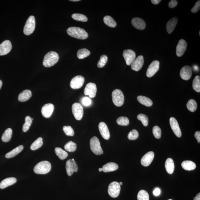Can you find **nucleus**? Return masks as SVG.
Returning a JSON list of instances; mask_svg holds the SVG:
<instances>
[{
    "label": "nucleus",
    "mask_w": 200,
    "mask_h": 200,
    "mask_svg": "<svg viewBox=\"0 0 200 200\" xmlns=\"http://www.w3.org/2000/svg\"><path fill=\"white\" fill-rule=\"evenodd\" d=\"M67 32L70 37L79 40H85L88 37V33L83 29L79 27H70L67 29Z\"/></svg>",
    "instance_id": "f257e3e1"
},
{
    "label": "nucleus",
    "mask_w": 200,
    "mask_h": 200,
    "mask_svg": "<svg viewBox=\"0 0 200 200\" xmlns=\"http://www.w3.org/2000/svg\"><path fill=\"white\" fill-rule=\"evenodd\" d=\"M59 59V56L56 52L51 51L45 56L43 64L45 67H51L56 64Z\"/></svg>",
    "instance_id": "f03ea898"
},
{
    "label": "nucleus",
    "mask_w": 200,
    "mask_h": 200,
    "mask_svg": "<svg viewBox=\"0 0 200 200\" xmlns=\"http://www.w3.org/2000/svg\"><path fill=\"white\" fill-rule=\"evenodd\" d=\"M51 165L48 161H43L39 162L34 168L35 173L38 174H45L50 172L51 169Z\"/></svg>",
    "instance_id": "7ed1b4c3"
},
{
    "label": "nucleus",
    "mask_w": 200,
    "mask_h": 200,
    "mask_svg": "<svg viewBox=\"0 0 200 200\" xmlns=\"http://www.w3.org/2000/svg\"><path fill=\"white\" fill-rule=\"evenodd\" d=\"M113 102L118 107L122 106L124 102V96L122 91L119 89L114 90L112 94Z\"/></svg>",
    "instance_id": "20e7f679"
},
{
    "label": "nucleus",
    "mask_w": 200,
    "mask_h": 200,
    "mask_svg": "<svg viewBox=\"0 0 200 200\" xmlns=\"http://www.w3.org/2000/svg\"><path fill=\"white\" fill-rule=\"evenodd\" d=\"M90 148L93 152L97 155L103 153V150L101 147L100 141L96 136L91 138L90 142Z\"/></svg>",
    "instance_id": "39448f33"
},
{
    "label": "nucleus",
    "mask_w": 200,
    "mask_h": 200,
    "mask_svg": "<svg viewBox=\"0 0 200 200\" xmlns=\"http://www.w3.org/2000/svg\"><path fill=\"white\" fill-rule=\"evenodd\" d=\"M35 28V18L33 16H31L28 18L24 27V34L26 35H30L34 32Z\"/></svg>",
    "instance_id": "423d86ee"
},
{
    "label": "nucleus",
    "mask_w": 200,
    "mask_h": 200,
    "mask_svg": "<svg viewBox=\"0 0 200 200\" xmlns=\"http://www.w3.org/2000/svg\"><path fill=\"white\" fill-rule=\"evenodd\" d=\"M121 189V185L119 183L117 182H112L108 187V193L112 197L116 198L119 195Z\"/></svg>",
    "instance_id": "0eeeda50"
},
{
    "label": "nucleus",
    "mask_w": 200,
    "mask_h": 200,
    "mask_svg": "<svg viewBox=\"0 0 200 200\" xmlns=\"http://www.w3.org/2000/svg\"><path fill=\"white\" fill-rule=\"evenodd\" d=\"M72 111L75 118L78 121L82 119L84 115L83 108L81 104L75 103L72 106Z\"/></svg>",
    "instance_id": "6e6552de"
},
{
    "label": "nucleus",
    "mask_w": 200,
    "mask_h": 200,
    "mask_svg": "<svg viewBox=\"0 0 200 200\" xmlns=\"http://www.w3.org/2000/svg\"><path fill=\"white\" fill-rule=\"evenodd\" d=\"M85 82V78L81 75L73 78L70 82V86L73 89H78L81 88Z\"/></svg>",
    "instance_id": "1a4fd4ad"
},
{
    "label": "nucleus",
    "mask_w": 200,
    "mask_h": 200,
    "mask_svg": "<svg viewBox=\"0 0 200 200\" xmlns=\"http://www.w3.org/2000/svg\"><path fill=\"white\" fill-rule=\"evenodd\" d=\"M123 56L126 61L127 65H131L136 59V53L134 51L131 49H127L124 51Z\"/></svg>",
    "instance_id": "9d476101"
},
{
    "label": "nucleus",
    "mask_w": 200,
    "mask_h": 200,
    "mask_svg": "<svg viewBox=\"0 0 200 200\" xmlns=\"http://www.w3.org/2000/svg\"><path fill=\"white\" fill-rule=\"evenodd\" d=\"M66 170L67 175L71 176L74 172H77L78 171V166L74 159H69L66 164Z\"/></svg>",
    "instance_id": "9b49d317"
},
{
    "label": "nucleus",
    "mask_w": 200,
    "mask_h": 200,
    "mask_svg": "<svg viewBox=\"0 0 200 200\" xmlns=\"http://www.w3.org/2000/svg\"><path fill=\"white\" fill-rule=\"evenodd\" d=\"M97 92V86L93 83H89L87 84L84 89V94L89 95L91 98L95 97Z\"/></svg>",
    "instance_id": "f8f14e48"
},
{
    "label": "nucleus",
    "mask_w": 200,
    "mask_h": 200,
    "mask_svg": "<svg viewBox=\"0 0 200 200\" xmlns=\"http://www.w3.org/2000/svg\"><path fill=\"white\" fill-rule=\"evenodd\" d=\"M160 62L158 61H154L151 63L148 67L147 72V76L148 78H151L158 71Z\"/></svg>",
    "instance_id": "ddd939ff"
},
{
    "label": "nucleus",
    "mask_w": 200,
    "mask_h": 200,
    "mask_svg": "<svg viewBox=\"0 0 200 200\" xmlns=\"http://www.w3.org/2000/svg\"><path fill=\"white\" fill-rule=\"evenodd\" d=\"M170 124L173 131L176 136L178 138L181 137L182 133L178 122L175 118L171 117L170 119Z\"/></svg>",
    "instance_id": "4468645a"
},
{
    "label": "nucleus",
    "mask_w": 200,
    "mask_h": 200,
    "mask_svg": "<svg viewBox=\"0 0 200 200\" xmlns=\"http://www.w3.org/2000/svg\"><path fill=\"white\" fill-rule=\"evenodd\" d=\"M192 67L189 66H185L181 69L180 75V77L184 80L187 81L190 79L192 76Z\"/></svg>",
    "instance_id": "2eb2a0df"
},
{
    "label": "nucleus",
    "mask_w": 200,
    "mask_h": 200,
    "mask_svg": "<svg viewBox=\"0 0 200 200\" xmlns=\"http://www.w3.org/2000/svg\"><path fill=\"white\" fill-rule=\"evenodd\" d=\"M12 45L9 40H6L0 45V56L7 55L11 51Z\"/></svg>",
    "instance_id": "dca6fc26"
},
{
    "label": "nucleus",
    "mask_w": 200,
    "mask_h": 200,
    "mask_svg": "<svg viewBox=\"0 0 200 200\" xmlns=\"http://www.w3.org/2000/svg\"><path fill=\"white\" fill-rule=\"evenodd\" d=\"M144 64V57L142 55L139 56L135 59L134 61L131 64L132 70L135 71H139L142 68Z\"/></svg>",
    "instance_id": "f3484780"
},
{
    "label": "nucleus",
    "mask_w": 200,
    "mask_h": 200,
    "mask_svg": "<svg viewBox=\"0 0 200 200\" xmlns=\"http://www.w3.org/2000/svg\"><path fill=\"white\" fill-rule=\"evenodd\" d=\"M54 106L52 103H48L44 105L42 108V115L45 118L50 117L53 112Z\"/></svg>",
    "instance_id": "a211bd4d"
},
{
    "label": "nucleus",
    "mask_w": 200,
    "mask_h": 200,
    "mask_svg": "<svg viewBox=\"0 0 200 200\" xmlns=\"http://www.w3.org/2000/svg\"><path fill=\"white\" fill-rule=\"evenodd\" d=\"M154 156V153L152 151H150L144 155L141 159V164L144 166H149L152 162Z\"/></svg>",
    "instance_id": "6ab92c4d"
},
{
    "label": "nucleus",
    "mask_w": 200,
    "mask_h": 200,
    "mask_svg": "<svg viewBox=\"0 0 200 200\" xmlns=\"http://www.w3.org/2000/svg\"><path fill=\"white\" fill-rule=\"evenodd\" d=\"M187 44L185 40H180L177 44L176 49V53L177 56L181 57L184 54L187 48Z\"/></svg>",
    "instance_id": "aec40b11"
},
{
    "label": "nucleus",
    "mask_w": 200,
    "mask_h": 200,
    "mask_svg": "<svg viewBox=\"0 0 200 200\" xmlns=\"http://www.w3.org/2000/svg\"><path fill=\"white\" fill-rule=\"evenodd\" d=\"M99 129L101 135L104 139L108 140L110 137V134L107 125L103 122H101L99 125Z\"/></svg>",
    "instance_id": "412c9836"
},
{
    "label": "nucleus",
    "mask_w": 200,
    "mask_h": 200,
    "mask_svg": "<svg viewBox=\"0 0 200 200\" xmlns=\"http://www.w3.org/2000/svg\"><path fill=\"white\" fill-rule=\"evenodd\" d=\"M132 24L135 28L138 29L142 30L145 28V22L143 19L140 18H135L132 19Z\"/></svg>",
    "instance_id": "4be33fe9"
},
{
    "label": "nucleus",
    "mask_w": 200,
    "mask_h": 200,
    "mask_svg": "<svg viewBox=\"0 0 200 200\" xmlns=\"http://www.w3.org/2000/svg\"><path fill=\"white\" fill-rule=\"evenodd\" d=\"M17 182L16 179L14 177H8L3 180L0 183V188L4 189L14 184Z\"/></svg>",
    "instance_id": "5701e85b"
},
{
    "label": "nucleus",
    "mask_w": 200,
    "mask_h": 200,
    "mask_svg": "<svg viewBox=\"0 0 200 200\" xmlns=\"http://www.w3.org/2000/svg\"><path fill=\"white\" fill-rule=\"evenodd\" d=\"M118 165L114 162H109L104 165L102 167V170L104 172H113L118 169Z\"/></svg>",
    "instance_id": "b1692460"
},
{
    "label": "nucleus",
    "mask_w": 200,
    "mask_h": 200,
    "mask_svg": "<svg viewBox=\"0 0 200 200\" xmlns=\"http://www.w3.org/2000/svg\"><path fill=\"white\" fill-rule=\"evenodd\" d=\"M178 21L177 18H174L169 21L167 23L166 30L169 34H171L175 29Z\"/></svg>",
    "instance_id": "393cba45"
},
{
    "label": "nucleus",
    "mask_w": 200,
    "mask_h": 200,
    "mask_svg": "<svg viewBox=\"0 0 200 200\" xmlns=\"http://www.w3.org/2000/svg\"><path fill=\"white\" fill-rule=\"evenodd\" d=\"M32 95V94L31 91L30 90H25L19 94L18 99L20 102L26 101L31 98Z\"/></svg>",
    "instance_id": "a878e982"
},
{
    "label": "nucleus",
    "mask_w": 200,
    "mask_h": 200,
    "mask_svg": "<svg viewBox=\"0 0 200 200\" xmlns=\"http://www.w3.org/2000/svg\"><path fill=\"white\" fill-rule=\"evenodd\" d=\"M165 167L168 174H172L173 173L175 169V164L173 160L170 158L167 159L165 162Z\"/></svg>",
    "instance_id": "bb28decb"
},
{
    "label": "nucleus",
    "mask_w": 200,
    "mask_h": 200,
    "mask_svg": "<svg viewBox=\"0 0 200 200\" xmlns=\"http://www.w3.org/2000/svg\"><path fill=\"white\" fill-rule=\"evenodd\" d=\"M181 165L183 169L186 171H192L196 168V165L194 162L190 160L184 161Z\"/></svg>",
    "instance_id": "cd10ccee"
},
{
    "label": "nucleus",
    "mask_w": 200,
    "mask_h": 200,
    "mask_svg": "<svg viewBox=\"0 0 200 200\" xmlns=\"http://www.w3.org/2000/svg\"><path fill=\"white\" fill-rule=\"evenodd\" d=\"M23 145H21L19 146L16 147L14 149L11 150V151L7 153L5 155L6 158H13L14 156L19 154L23 150Z\"/></svg>",
    "instance_id": "c85d7f7f"
},
{
    "label": "nucleus",
    "mask_w": 200,
    "mask_h": 200,
    "mask_svg": "<svg viewBox=\"0 0 200 200\" xmlns=\"http://www.w3.org/2000/svg\"><path fill=\"white\" fill-rule=\"evenodd\" d=\"M138 101L143 105L147 107H150L153 105V102L148 97L143 96H139L137 97Z\"/></svg>",
    "instance_id": "c756f323"
},
{
    "label": "nucleus",
    "mask_w": 200,
    "mask_h": 200,
    "mask_svg": "<svg viewBox=\"0 0 200 200\" xmlns=\"http://www.w3.org/2000/svg\"><path fill=\"white\" fill-rule=\"evenodd\" d=\"M104 22L106 25L111 28H115L116 26V23L112 17L109 16H105L103 18Z\"/></svg>",
    "instance_id": "7c9ffc66"
},
{
    "label": "nucleus",
    "mask_w": 200,
    "mask_h": 200,
    "mask_svg": "<svg viewBox=\"0 0 200 200\" xmlns=\"http://www.w3.org/2000/svg\"><path fill=\"white\" fill-rule=\"evenodd\" d=\"M55 152L57 156L61 160H64L67 158L68 155L67 152L64 151L62 149L58 147L55 148Z\"/></svg>",
    "instance_id": "2f4dec72"
},
{
    "label": "nucleus",
    "mask_w": 200,
    "mask_h": 200,
    "mask_svg": "<svg viewBox=\"0 0 200 200\" xmlns=\"http://www.w3.org/2000/svg\"><path fill=\"white\" fill-rule=\"evenodd\" d=\"M12 135V129L11 128L7 129L3 133L2 137H1V140L3 142H8L11 139Z\"/></svg>",
    "instance_id": "473e14b6"
},
{
    "label": "nucleus",
    "mask_w": 200,
    "mask_h": 200,
    "mask_svg": "<svg viewBox=\"0 0 200 200\" xmlns=\"http://www.w3.org/2000/svg\"><path fill=\"white\" fill-rule=\"evenodd\" d=\"M91 52L88 49L85 48L79 49L78 51L77 56L79 59H83L86 58L90 55Z\"/></svg>",
    "instance_id": "72a5a7b5"
},
{
    "label": "nucleus",
    "mask_w": 200,
    "mask_h": 200,
    "mask_svg": "<svg viewBox=\"0 0 200 200\" xmlns=\"http://www.w3.org/2000/svg\"><path fill=\"white\" fill-rule=\"evenodd\" d=\"M43 144L42 138L41 137L39 138L32 144L31 146V149L33 150L38 149L42 146Z\"/></svg>",
    "instance_id": "f704fd0d"
},
{
    "label": "nucleus",
    "mask_w": 200,
    "mask_h": 200,
    "mask_svg": "<svg viewBox=\"0 0 200 200\" xmlns=\"http://www.w3.org/2000/svg\"><path fill=\"white\" fill-rule=\"evenodd\" d=\"M64 149L69 152H75L77 149V145L76 143L73 141H70L67 143L64 146Z\"/></svg>",
    "instance_id": "c9c22d12"
},
{
    "label": "nucleus",
    "mask_w": 200,
    "mask_h": 200,
    "mask_svg": "<svg viewBox=\"0 0 200 200\" xmlns=\"http://www.w3.org/2000/svg\"><path fill=\"white\" fill-rule=\"evenodd\" d=\"M197 106L196 101L193 99L189 100L187 104L188 109L191 112H194L196 111Z\"/></svg>",
    "instance_id": "e433bc0d"
},
{
    "label": "nucleus",
    "mask_w": 200,
    "mask_h": 200,
    "mask_svg": "<svg viewBox=\"0 0 200 200\" xmlns=\"http://www.w3.org/2000/svg\"><path fill=\"white\" fill-rule=\"evenodd\" d=\"M192 87L193 89L197 92H200V77L199 76H197L194 79Z\"/></svg>",
    "instance_id": "4c0bfd02"
},
{
    "label": "nucleus",
    "mask_w": 200,
    "mask_h": 200,
    "mask_svg": "<svg viewBox=\"0 0 200 200\" xmlns=\"http://www.w3.org/2000/svg\"><path fill=\"white\" fill-rule=\"evenodd\" d=\"M72 17L75 20L78 21L86 22L88 20L86 16L80 13H74L72 15Z\"/></svg>",
    "instance_id": "58836bf2"
},
{
    "label": "nucleus",
    "mask_w": 200,
    "mask_h": 200,
    "mask_svg": "<svg viewBox=\"0 0 200 200\" xmlns=\"http://www.w3.org/2000/svg\"><path fill=\"white\" fill-rule=\"evenodd\" d=\"M32 120L31 117L27 116L25 118V123L23 124L22 130L24 132L28 131L31 126L32 123Z\"/></svg>",
    "instance_id": "ea45409f"
},
{
    "label": "nucleus",
    "mask_w": 200,
    "mask_h": 200,
    "mask_svg": "<svg viewBox=\"0 0 200 200\" xmlns=\"http://www.w3.org/2000/svg\"><path fill=\"white\" fill-rule=\"evenodd\" d=\"M137 198L138 200H149V195L146 191L141 190L138 193Z\"/></svg>",
    "instance_id": "a19ab883"
},
{
    "label": "nucleus",
    "mask_w": 200,
    "mask_h": 200,
    "mask_svg": "<svg viewBox=\"0 0 200 200\" xmlns=\"http://www.w3.org/2000/svg\"><path fill=\"white\" fill-rule=\"evenodd\" d=\"M116 122L119 125L121 126H127L129 124L128 118L124 116L120 117L117 119Z\"/></svg>",
    "instance_id": "79ce46f5"
},
{
    "label": "nucleus",
    "mask_w": 200,
    "mask_h": 200,
    "mask_svg": "<svg viewBox=\"0 0 200 200\" xmlns=\"http://www.w3.org/2000/svg\"><path fill=\"white\" fill-rule=\"evenodd\" d=\"M137 118L141 121L144 126H147L148 125L149 119L148 117L146 115L142 114H139L137 116Z\"/></svg>",
    "instance_id": "37998d69"
},
{
    "label": "nucleus",
    "mask_w": 200,
    "mask_h": 200,
    "mask_svg": "<svg viewBox=\"0 0 200 200\" xmlns=\"http://www.w3.org/2000/svg\"><path fill=\"white\" fill-rule=\"evenodd\" d=\"M108 57L106 55L101 56L100 60L97 63V66L99 68H102L104 67L108 61Z\"/></svg>",
    "instance_id": "c03bdc74"
},
{
    "label": "nucleus",
    "mask_w": 200,
    "mask_h": 200,
    "mask_svg": "<svg viewBox=\"0 0 200 200\" xmlns=\"http://www.w3.org/2000/svg\"><path fill=\"white\" fill-rule=\"evenodd\" d=\"M139 137V133L137 130L133 129L131 131L128 135L127 137L130 140H135L138 139Z\"/></svg>",
    "instance_id": "a18cd8bd"
},
{
    "label": "nucleus",
    "mask_w": 200,
    "mask_h": 200,
    "mask_svg": "<svg viewBox=\"0 0 200 200\" xmlns=\"http://www.w3.org/2000/svg\"><path fill=\"white\" fill-rule=\"evenodd\" d=\"M153 133L155 137L159 139L161 136V130L158 126H155L153 127Z\"/></svg>",
    "instance_id": "49530a36"
},
{
    "label": "nucleus",
    "mask_w": 200,
    "mask_h": 200,
    "mask_svg": "<svg viewBox=\"0 0 200 200\" xmlns=\"http://www.w3.org/2000/svg\"><path fill=\"white\" fill-rule=\"evenodd\" d=\"M63 129L64 133L67 136H73L74 135V130L70 126H64Z\"/></svg>",
    "instance_id": "de8ad7c7"
},
{
    "label": "nucleus",
    "mask_w": 200,
    "mask_h": 200,
    "mask_svg": "<svg viewBox=\"0 0 200 200\" xmlns=\"http://www.w3.org/2000/svg\"><path fill=\"white\" fill-rule=\"evenodd\" d=\"M200 9V1H198L195 4L194 7L192 9V12L196 13Z\"/></svg>",
    "instance_id": "09e8293b"
},
{
    "label": "nucleus",
    "mask_w": 200,
    "mask_h": 200,
    "mask_svg": "<svg viewBox=\"0 0 200 200\" xmlns=\"http://www.w3.org/2000/svg\"><path fill=\"white\" fill-rule=\"evenodd\" d=\"M91 99L88 97H84L82 99V103L84 106H89L91 104Z\"/></svg>",
    "instance_id": "8fccbe9b"
},
{
    "label": "nucleus",
    "mask_w": 200,
    "mask_h": 200,
    "mask_svg": "<svg viewBox=\"0 0 200 200\" xmlns=\"http://www.w3.org/2000/svg\"><path fill=\"white\" fill-rule=\"evenodd\" d=\"M177 1L176 0H172L169 3V6L170 8H174L177 6Z\"/></svg>",
    "instance_id": "3c124183"
},
{
    "label": "nucleus",
    "mask_w": 200,
    "mask_h": 200,
    "mask_svg": "<svg viewBox=\"0 0 200 200\" xmlns=\"http://www.w3.org/2000/svg\"><path fill=\"white\" fill-rule=\"evenodd\" d=\"M161 191L159 188H156L153 192V195L155 196H159L160 194Z\"/></svg>",
    "instance_id": "603ef678"
},
{
    "label": "nucleus",
    "mask_w": 200,
    "mask_h": 200,
    "mask_svg": "<svg viewBox=\"0 0 200 200\" xmlns=\"http://www.w3.org/2000/svg\"><path fill=\"white\" fill-rule=\"evenodd\" d=\"M195 138L197 140L198 143L199 144L200 142V131H197L195 132Z\"/></svg>",
    "instance_id": "864d4df0"
},
{
    "label": "nucleus",
    "mask_w": 200,
    "mask_h": 200,
    "mask_svg": "<svg viewBox=\"0 0 200 200\" xmlns=\"http://www.w3.org/2000/svg\"><path fill=\"white\" fill-rule=\"evenodd\" d=\"M161 1L160 0H152L151 2L153 4H158Z\"/></svg>",
    "instance_id": "5fc2aeb1"
},
{
    "label": "nucleus",
    "mask_w": 200,
    "mask_h": 200,
    "mask_svg": "<svg viewBox=\"0 0 200 200\" xmlns=\"http://www.w3.org/2000/svg\"><path fill=\"white\" fill-rule=\"evenodd\" d=\"M194 200H200V193L198 194L194 199Z\"/></svg>",
    "instance_id": "6e6d98bb"
},
{
    "label": "nucleus",
    "mask_w": 200,
    "mask_h": 200,
    "mask_svg": "<svg viewBox=\"0 0 200 200\" xmlns=\"http://www.w3.org/2000/svg\"><path fill=\"white\" fill-rule=\"evenodd\" d=\"M198 67H197V66L196 65H195L193 67L194 70V71H196L197 70L198 71V70H197L196 69V68H198Z\"/></svg>",
    "instance_id": "4d7b16f0"
},
{
    "label": "nucleus",
    "mask_w": 200,
    "mask_h": 200,
    "mask_svg": "<svg viewBox=\"0 0 200 200\" xmlns=\"http://www.w3.org/2000/svg\"><path fill=\"white\" fill-rule=\"evenodd\" d=\"M2 81H1V80H0V89H1V86H2Z\"/></svg>",
    "instance_id": "13d9d810"
},
{
    "label": "nucleus",
    "mask_w": 200,
    "mask_h": 200,
    "mask_svg": "<svg viewBox=\"0 0 200 200\" xmlns=\"http://www.w3.org/2000/svg\"><path fill=\"white\" fill-rule=\"evenodd\" d=\"M80 1V0H71V1Z\"/></svg>",
    "instance_id": "bf43d9fd"
},
{
    "label": "nucleus",
    "mask_w": 200,
    "mask_h": 200,
    "mask_svg": "<svg viewBox=\"0 0 200 200\" xmlns=\"http://www.w3.org/2000/svg\"><path fill=\"white\" fill-rule=\"evenodd\" d=\"M99 171H100V172H101V171H103V170H102V168H99Z\"/></svg>",
    "instance_id": "052dcab7"
},
{
    "label": "nucleus",
    "mask_w": 200,
    "mask_h": 200,
    "mask_svg": "<svg viewBox=\"0 0 200 200\" xmlns=\"http://www.w3.org/2000/svg\"><path fill=\"white\" fill-rule=\"evenodd\" d=\"M119 184L120 185H122L123 184L122 183V182H119Z\"/></svg>",
    "instance_id": "680f3d73"
},
{
    "label": "nucleus",
    "mask_w": 200,
    "mask_h": 200,
    "mask_svg": "<svg viewBox=\"0 0 200 200\" xmlns=\"http://www.w3.org/2000/svg\"><path fill=\"white\" fill-rule=\"evenodd\" d=\"M199 35H200V32H199Z\"/></svg>",
    "instance_id": "e2e57ef3"
},
{
    "label": "nucleus",
    "mask_w": 200,
    "mask_h": 200,
    "mask_svg": "<svg viewBox=\"0 0 200 200\" xmlns=\"http://www.w3.org/2000/svg\"><path fill=\"white\" fill-rule=\"evenodd\" d=\"M172 200V199H169V200Z\"/></svg>",
    "instance_id": "0e129e2a"
}]
</instances>
